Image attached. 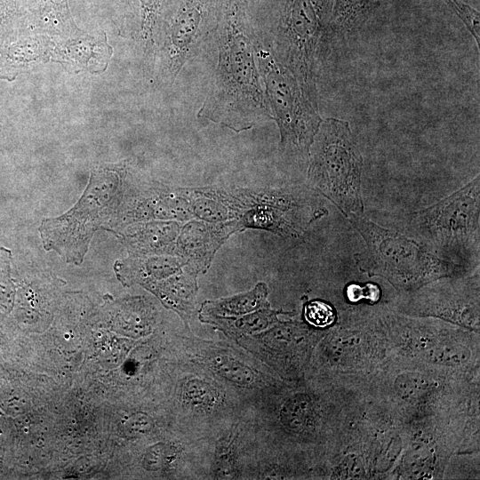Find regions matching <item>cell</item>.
<instances>
[{
	"label": "cell",
	"mask_w": 480,
	"mask_h": 480,
	"mask_svg": "<svg viewBox=\"0 0 480 480\" xmlns=\"http://www.w3.org/2000/svg\"><path fill=\"white\" fill-rule=\"evenodd\" d=\"M126 263L128 279L144 287L179 273L188 265L184 259L177 255L140 256Z\"/></svg>",
	"instance_id": "cell-17"
},
{
	"label": "cell",
	"mask_w": 480,
	"mask_h": 480,
	"mask_svg": "<svg viewBox=\"0 0 480 480\" xmlns=\"http://www.w3.org/2000/svg\"><path fill=\"white\" fill-rule=\"evenodd\" d=\"M321 28L309 0H287L278 27L277 53L274 54L313 96Z\"/></svg>",
	"instance_id": "cell-8"
},
{
	"label": "cell",
	"mask_w": 480,
	"mask_h": 480,
	"mask_svg": "<svg viewBox=\"0 0 480 480\" xmlns=\"http://www.w3.org/2000/svg\"><path fill=\"white\" fill-rule=\"evenodd\" d=\"M397 389L402 395L408 396H418L424 388V381L420 376L406 375L397 381Z\"/></svg>",
	"instance_id": "cell-27"
},
{
	"label": "cell",
	"mask_w": 480,
	"mask_h": 480,
	"mask_svg": "<svg viewBox=\"0 0 480 480\" xmlns=\"http://www.w3.org/2000/svg\"><path fill=\"white\" fill-rule=\"evenodd\" d=\"M459 16L479 45V12L460 0H444Z\"/></svg>",
	"instance_id": "cell-25"
},
{
	"label": "cell",
	"mask_w": 480,
	"mask_h": 480,
	"mask_svg": "<svg viewBox=\"0 0 480 480\" xmlns=\"http://www.w3.org/2000/svg\"><path fill=\"white\" fill-rule=\"evenodd\" d=\"M178 454L176 447L163 443L151 446L144 455L143 467L148 470H158L172 463Z\"/></svg>",
	"instance_id": "cell-23"
},
{
	"label": "cell",
	"mask_w": 480,
	"mask_h": 480,
	"mask_svg": "<svg viewBox=\"0 0 480 480\" xmlns=\"http://www.w3.org/2000/svg\"><path fill=\"white\" fill-rule=\"evenodd\" d=\"M233 441L220 444L214 460V476L217 478L229 479L237 476L236 460Z\"/></svg>",
	"instance_id": "cell-22"
},
{
	"label": "cell",
	"mask_w": 480,
	"mask_h": 480,
	"mask_svg": "<svg viewBox=\"0 0 480 480\" xmlns=\"http://www.w3.org/2000/svg\"><path fill=\"white\" fill-rule=\"evenodd\" d=\"M193 218L207 222L235 220L224 194L214 188H186Z\"/></svg>",
	"instance_id": "cell-18"
},
{
	"label": "cell",
	"mask_w": 480,
	"mask_h": 480,
	"mask_svg": "<svg viewBox=\"0 0 480 480\" xmlns=\"http://www.w3.org/2000/svg\"><path fill=\"white\" fill-rule=\"evenodd\" d=\"M268 287L258 283L249 292L215 300H205L199 309V316L234 317L249 314L269 306L267 300Z\"/></svg>",
	"instance_id": "cell-16"
},
{
	"label": "cell",
	"mask_w": 480,
	"mask_h": 480,
	"mask_svg": "<svg viewBox=\"0 0 480 480\" xmlns=\"http://www.w3.org/2000/svg\"><path fill=\"white\" fill-rule=\"evenodd\" d=\"M478 282L477 272L471 277L446 280L428 287L413 299L414 308L455 320H475L478 317Z\"/></svg>",
	"instance_id": "cell-10"
},
{
	"label": "cell",
	"mask_w": 480,
	"mask_h": 480,
	"mask_svg": "<svg viewBox=\"0 0 480 480\" xmlns=\"http://www.w3.org/2000/svg\"><path fill=\"white\" fill-rule=\"evenodd\" d=\"M362 169L363 157L349 124L323 119L310 148L308 177L347 219L364 215Z\"/></svg>",
	"instance_id": "cell-4"
},
{
	"label": "cell",
	"mask_w": 480,
	"mask_h": 480,
	"mask_svg": "<svg viewBox=\"0 0 480 480\" xmlns=\"http://www.w3.org/2000/svg\"><path fill=\"white\" fill-rule=\"evenodd\" d=\"M210 368L220 377L241 387H252L257 373L248 364L227 354H216L209 359Z\"/></svg>",
	"instance_id": "cell-19"
},
{
	"label": "cell",
	"mask_w": 480,
	"mask_h": 480,
	"mask_svg": "<svg viewBox=\"0 0 480 480\" xmlns=\"http://www.w3.org/2000/svg\"><path fill=\"white\" fill-rule=\"evenodd\" d=\"M182 398L192 408L210 411L221 404L223 394L213 383L195 378L183 386Z\"/></svg>",
	"instance_id": "cell-20"
},
{
	"label": "cell",
	"mask_w": 480,
	"mask_h": 480,
	"mask_svg": "<svg viewBox=\"0 0 480 480\" xmlns=\"http://www.w3.org/2000/svg\"><path fill=\"white\" fill-rule=\"evenodd\" d=\"M304 317L311 325L324 328L332 324L335 313L328 303L316 300L304 306Z\"/></svg>",
	"instance_id": "cell-24"
},
{
	"label": "cell",
	"mask_w": 480,
	"mask_h": 480,
	"mask_svg": "<svg viewBox=\"0 0 480 480\" xmlns=\"http://www.w3.org/2000/svg\"><path fill=\"white\" fill-rule=\"evenodd\" d=\"M364 242L356 255L360 268L380 276L397 287H415L443 276L461 275L466 268L444 260L414 238L383 228L364 215L348 218Z\"/></svg>",
	"instance_id": "cell-3"
},
{
	"label": "cell",
	"mask_w": 480,
	"mask_h": 480,
	"mask_svg": "<svg viewBox=\"0 0 480 480\" xmlns=\"http://www.w3.org/2000/svg\"><path fill=\"white\" fill-rule=\"evenodd\" d=\"M269 306L254 312L234 317L199 316L201 322L209 324L228 337L240 340L268 330L279 322L277 315Z\"/></svg>",
	"instance_id": "cell-15"
},
{
	"label": "cell",
	"mask_w": 480,
	"mask_h": 480,
	"mask_svg": "<svg viewBox=\"0 0 480 480\" xmlns=\"http://www.w3.org/2000/svg\"><path fill=\"white\" fill-rule=\"evenodd\" d=\"M198 273L185 266L179 273L146 286L187 323L195 308Z\"/></svg>",
	"instance_id": "cell-13"
},
{
	"label": "cell",
	"mask_w": 480,
	"mask_h": 480,
	"mask_svg": "<svg viewBox=\"0 0 480 480\" xmlns=\"http://www.w3.org/2000/svg\"><path fill=\"white\" fill-rule=\"evenodd\" d=\"M122 196V177L115 170H97L83 196L68 212L44 220L40 235L45 250L67 262L80 264L93 234L113 215Z\"/></svg>",
	"instance_id": "cell-5"
},
{
	"label": "cell",
	"mask_w": 480,
	"mask_h": 480,
	"mask_svg": "<svg viewBox=\"0 0 480 480\" xmlns=\"http://www.w3.org/2000/svg\"><path fill=\"white\" fill-rule=\"evenodd\" d=\"M153 426V420L149 416L142 412H136L124 420L123 430L127 436L135 438L148 434Z\"/></svg>",
	"instance_id": "cell-26"
},
{
	"label": "cell",
	"mask_w": 480,
	"mask_h": 480,
	"mask_svg": "<svg viewBox=\"0 0 480 480\" xmlns=\"http://www.w3.org/2000/svg\"><path fill=\"white\" fill-rule=\"evenodd\" d=\"M238 220L282 236L300 237L308 225L326 213L316 195L298 188L234 189Z\"/></svg>",
	"instance_id": "cell-7"
},
{
	"label": "cell",
	"mask_w": 480,
	"mask_h": 480,
	"mask_svg": "<svg viewBox=\"0 0 480 480\" xmlns=\"http://www.w3.org/2000/svg\"><path fill=\"white\" fill-rule=\"evenodd\" d=\"M280 419L283 425L290 430H304L314 419L313 403L306 395H295L284 404Z\"/></svg>",
	"instance_id": "cell-21"
},
{
	"label": "cell",
	"mask_w": 480,
	"mask_h": 480,
	"mask_svg": "<svg viewBox=\"0 0 480 480\" xmlns=\"http://www.w3.org/2000/svg\"><path fill=\"white\" fill-rule=\"evenodd\" d=\"M213 0H186L172 23L169 39V68L177 75L196 54L198 46L212 30L209 18Z\"/></svg>",
	"instance_id": "cell-11"
},
{
	"label": "cell",
	"mask_w": 480,
	"mask_h": 480,
	"mask_svg": "<svg viewBox=\"0 0 480 480\" xmlns=\"http://www.w3.org/2000/svg\"><path fill=\"white\" fill-rule=\"evenodd\" d=\"M246 9V0L227 1L220 22L213 82L197 113L200 119L236 132L272 120L257 60L258 44Z\"/></svg>",
	"instance_id": "cell-1"
},
{
	"label": "cell",
	"mask_w": 480,
	"mask_h": 480,
	"mask_svg": "<svg viewBox=\"0 0 480 480\" xmlns=\"http://www.w3.org/2000/svg\"><path fill=\"white\" fill-rule=\"evenodd\" d=\"M128 216L131 220L193 219L186 188L158 189L140 196L132 205Z\"/></svg>",
	"instance_id": "cell-12"
},
{
	"label": "cell",
	"mask_w": 480,
	"mask_h": 480,
	"mask_svg": "<svg viewBox=\"0 0 480 480\" xmlns=\"http://www.w3.org/2000/svg\"><path fill=\"white\" fill-rule=\"evenodd\" d=\"M257 60L265 93L280 132L281 149L308 160L322 118L316 97L269 51L257 45Z\"/></svg>",
	"instance_id": "cell-6"
},
{
	"label": "cell",
	"mask_w": 480,
	"mask_h": 480,
	"mask_svg": "<svg viewBox=\"0 0 480 480\" xmlns=\"http://www.w3.org/2000/svg\"><path fill=\"white\" fill-rule=\"evenodd\" d=\"M180 225L176 220L141 223L127 230L125 240L136 255L174 252Z\"/></svg>",
	"instance_id": "cell-14"
},
{
	"label": "cell",
	"mask_w": 480,
	"mask_h": 480,
	"mask_svg": "<svg viewBox=\"0 0 480 480\" xmlns=\"http://www.w3.org/2000/svg\"><path fill=\"white\" fill-rule=\"evenodd\" d=\"M245 228L238 220L222 222L190 220L180 231L174 252L198 274L209 269L219 248L235 232Z\"/></svg>",
	"instance_id": "cell-9"
},
{
	"label": "cell",
	"mask_w": 480,
	"mask_h": 480,
	"mask_svg": "<svg viewBox=\"0 0 480 480\" xmlns=\"http://www.w3.org/2000/svg\"><path fill=\"white\" fill-rule=\"evenodd\" d=\"M479 175L438 203L404 215L402 228L437 257L466 269L479 263Z\"/></svg>",
	"instance_id": "cell-2"
}]
</instances>
